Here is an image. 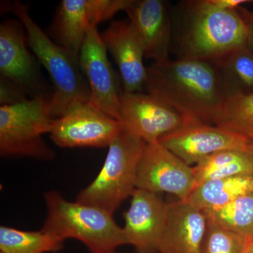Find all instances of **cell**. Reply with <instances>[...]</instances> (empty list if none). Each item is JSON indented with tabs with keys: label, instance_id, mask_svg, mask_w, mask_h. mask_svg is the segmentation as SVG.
Returning a JSON list of instances; mask_svg holds the SVG:
<instances>
[{
	"label": "cell",
	"instance_id": "obj_17",
	"mask_svg": "<svg viewBox=\"0 0 253 253\" xmlns=\"http://www.w3.org/2000/svg\"><path fill=\"white\" fill-rule=\"evenodd\" d=\"M207 223L206 214L189 201L168 204L158 253H201Z\"/></svg>",
	"mask_w": 253,
	"mask_h": 253
},
{
	"label": "cell",
	"instance_id": "obj_27",
	"mask_svg": "<svg viewBox=\"0 0 253 253\" xmlns=\"http://www.w3.org/2000/svg\"><path fill=\"white\" fill-rule=\"evenodd\" d=\"M213 4L221 9L237 11L243 4L253 2L251 0H211Z\"/></svg>",
	"mask_w": 253,
	"mask_h": 253
},
{
	"label": "cell",
	"instance_id": "obj_5",
	"mask_svg": "<svg viewBox=\"0 0 253 253\" xmlns=\"http://www.w3.org/2000/svg\"><path fill=\"white\" fill-rule=\"evenodd\" d=\"M146 143L123 129L109 146L102 168L76 201L114 214L136 188V172Z\"/></svg>",
	"mask_w": 253,
	"mask_h": 253
},
{
	"label": "cell",
	"instance_id": "obj_28",
	"mask_svg": "<svg viewBox=\"0 0 253 253\" xmlns=\"http://www.w3.org/2000/svg\"><path fill=\"white\" fill-rule=\"evenodd\" d=\"M244 253H253V242L251 238H248Z\"/></svg>",
	"mask_w": 253,
	"mask_h": 253
},
{
	"label": "cell",
	"instance_id": "obj_30",
	"mask_svg": "<svg viewBox=\"0 0 253 253\" xmlns=\"http://www.w3.org/2000/svg\"><path fill=\"white\" fill-rule=\"evenodd\" d=\"M104 253H118L116 251H110V252Z\"/></svg>",
	"mask_w": 253,
	"mask_h": 253
},
{
	"label": "cell",
	"instance_id": "obj_31",
	"mask_svg": "<svg viewBox=\"0 0 253 253\" xmlns=\"http://www.w3.org/2000/svg\"><path fill=\"white\" fill-rule=\"evenodd\" d=\"M251 239H252V241H253V236L252 238H251Z\"/></svg>",
	"mask_w": 253,
	"mask_h": 253
},
{
	"label": "cell",
	"instance_id": "obj_22",
	"mask_svg": "<svg viewBox=\"0 0 253 253\" xmlns=\"http://www.w3.org/2000/svg\"><path fill=\"white\" fill-rule=\"evenodd\" d=\"M214 126L253 140V91L226 97Z\"/></svg>",
	"mask_w": 253,
	"mask_h": 253
},
{
	"label": "cell",
	"instance_id": "obj_19",
	"mask_svg": "<svg viewBox=\"0 0 253 253\" xmlns=\"http://www.w3.org/2000/svg\"><path fill=\"white\" fill-rule=\"evenodd\" d=\"M253 191V174L221 178L198 184L188 201L206 212L223 207Z\"/></svg>",
	"mask_w": 253,
	"mask_h": 253
},
{
	"label": "cell",
	"instance_id": "obj_8",
	"mask_svg": "<svg viewBox=\"0 0 253 253\" xmlns=\"http://www.w3.org/2000/svg\"><path fill=\"white\" fill-rule=\"evenodd\" d=\"M123 129V123L101 112L89 102L78 101L54 118L49 134L62 148L109 146Z\"/></svg>",
	"mask_w": 253,
	"mask_h": 253
},
{
	"label": "cell",
	"instance_id": "obj_6",
	"mask_svg": "<svg viewBox=\"0 0 253 253\" xmlns=\"http://www.w3.org/2000/svg\"><path fill=\"white\" fill-rule=\"evenodd\" d=\"M54 118L50 99H29L0 107V155L49 161L54 151L43 135L49 134Z\"/></svg>",
	"mask_w": 253,
	"mask_h": 253
},
{
	"label": "cell",
	"instance_id": "obj_14",
	"mask_svg": "<svg viewBox=\"0 0 253 253\" xmlns=\"http://www.w3.org/2000/svg\"><path fill=\"white\" fill-rule=\"evenodd\" d=\"M126 12L140 40L145 58L154 60V62L169 60L174 13L168 1L133 0Z\"/></svg>",
	"mask_w": 253,
	"mask_h": 253
},
{
	"label": "cell",
	"instance_id": "obj_21",
	"mask_svg": "<svg viewBox=\"0 0 253 253\" xmlns=\"http://www.w3.org/2000/svg\"><path fill=\"white\" fill-rule=\"evenodd\" d=\"M63 242L43 231H28L0 227L1 253H51L61 251Z\"/></svg>",
	"mask_w": 253,
	"mask_h": 253
},
{
	"label": "cell",
	"instance_id": "obj_4",
	"mask_svg": "<svg viewBox=\"0 0 253 253\" xmlns=\"http://www.w3.org/2000/svg\"><path fill=\"white\" fill-rule=\"evenodd\" d=\"M46 217L41 230L61 241L74 239L90 253L116 251L128 245L123 228L113 214L101 208L68 201L56 191L44 194Z\"/></svg>",
	"mask_w": 253,
	"mask_h": 253
},
{
	"label": "cell",
	"instance_id": "obj_15",
	"mask_svg": "<svg viewBox=\"0 0 253 253\" xmlns=\"http://www.w3.org/2000/svg\"><path fill=\"white\" fill-rule=\"evenodd\" d=\"M123 214L127 244L136 253H158L166 224L168 204L158 194L136 189Z\"/></svg>",
	"mask_w": 253,
	"mask_h": 253
},
{
	"label": "cell",
	"instance_id": "obj_13",
	"mask_svg": "<svg viewBox=\"0 0 253 253\" xmlns=\"http://www.w3.org/2000/svg\"><path fill=\"white\" fill-rule=\"evenodd\" d=\"M189 166L226 150H249L251 140L236 133L204 123H189L159 141Z\"/></svg>",
	"mask_w": 253,
	"mask_h": 253
},
{
	"label": "cell",
	"instance_id": "obj_12",
	"mask_svg": "<svg viewBox=\"0 0 253 253\" xmlns=\"http://www.w3.org/2000/svg\"><path fill=\"white\" fill-rule=\"evenodd\" d=\"M97 27L88 32L80 51L82 71L90 91L89 103L101 112L121 121V93L116 73Z\"/></svg>",
	"mask_w": 253,
	"mask_h": 253
},
{
	"label": "cell",
	"instance_id": "obj_11",
	"mask_svg": "<svg viewBox=\"0 0 253 253\" xmlns=\"http://www.w3.org/2000/svg\"><path fill=\"white\" fill-rule=\"evenodd\" d=\"M120 114L124 128L146 144L158 142L193 123L170 106L143 91L122 93Z\"/></svg>",
	"mask_w": 253,
	"mask_h": 253
},
{
	"label": "cell",
	"instance_id": "obj_20",
	"mask_svg": "<svg viewBox=\"0 0 253 253\" xmlns=\"http://www.w3.org/2000/svg\"><path fill=\"white\" fill-rule=\"evenodd\" d=\"M193 170L196 186L212 179L251 175L253 157L249 150H226L204 158L195 165Z\"/></svg>",
	"mask_w": 253,
	"mask_h": 253
},
{
	"label": "cell",
	"instance_id": "obj_23",
	"mask_svg": "<svg viewBox=\"0 0 253 253\" xmlns=\"http://www.w3.org/2000/svg\"><path fill=\"white\" fill-rule=\"evenodd\" d=\"M204 213L208 219L229 230L245 237L253 236V191L223 207Z\"/></svg>",
	"mask_w": 253,
	"mask_h": 253
},
{
	"label": "cell",
	"instance_id": "obj_25",
	"mask_svg": "<svg viewBox=\"0 0 253 253\" xmlns=\"http://www.w3.org/2000/svg\"><path fill=\"white\" fill-rule=\"evenodd\" d=\"M29 99L19 87L6 78L0 76V104L1 106H11Z\"/></svg>",
	"mask_w": 253,
	"mask_h": 253
},
{
	"label": "cell",
	"instance_id": "obj_9",
	"mask_svg": "<svg viewBox=\"0 0 253 253\" xmlns=\"http://www.w3.org/2000/svg\"><path fill=\"white\" fill-rule=\"evenodd\" d=\"M133 0H63L51 28L50 38L79 56L88 32L103 21L126 11Z\"/></svg>",
	"mask_w": 253,
	"mask_h": 253
},
{
	"label": "cell",
	"instance_id": "obj_7",
	"mask_svg": "<svg viewBox=\"0 0 253 253\" xmlns=\"http://www.w3.org/2000/svg\"><path fill=\"white\" fill-rule=\"evenodd\" d=\"M27 36L18 19L7 18L0 25V74L19 86L29 99H51L49 87L40 63L28 48Z\"/></svg>",
	"mask_w": 253,
	"mask_h": 253
},
{
	"label": "cell",
	"instance_id": "obj_16",
	"mask_svg": "<svg viewBox=\"0 0 253 253\" xmlns=\"http://www.w3.org/2000/svg\"><path fill=\"white\" fill-rule=\"evenodd\" d=\"M101 36L119 68L123 92L142 91L147 74L144 50L129 20L113 21Z\"/></svg>",
	"mask_w": 253,
	"mask_h": 253
},
{
	"label": "cell",
	"instance_id": "obj_2",
	"mask_svg": "<svg viewBox=\"0 0 253 253\" xmlns=\"http://www.w3.org/2000/svg\"><path fill=\"white\" fill-rule=\"evenodd\" d=\"M173 40L178 59L211 62L247 46L248 29L238 10L221 9L211 0H189L174 13Z\"/></svg>",
	"mask_w": 253,
	"mask_h": 253
},
{
	"label": "cell",
	"instance_id": "obj_1",
	"mask_svg": "<svg viewBox=\"0 0 253 253\" xmlns=\"http://www.w3.org/2000/svg\"><path fill=\"white\" fill-rule=\"evenodd\" d=\"M144 89L190 123L214 125L225 96L212 63L168 60L146 68Z\"/></svg>",
	"mask_w": 253,
	"mask_h": 253
},
{
	"label": "cell",
	"instance_id": "obj_26",
	"mask_svg": "<svg viewBox=\"0 0 253 253\" xmlns=\"http://www.w3.org/2000/svg\"><path fill=\"white\" fill-rule=\"evenodd\" d=\"M238 11L244 19L248 29L247 46L253 52V11L241 6Z\"/></svg>",
	"mask_w": 253,
	"mask_h": 253
},
{
	"label": "cell",
	"instance_id": "obj_10",
	"mask_svg": "<svg viewBox=\"0 0 253 253\" xmlns=\"http://www.w3.org/2000/svg\"><path fill=\"white\" fill-rule=\"evenodd\" d=\"M195 186L193 167L159 141L146 144L138 166L136 189L169 193L179 201H188Z\"/></svg>",
	"mask_w": 253,
	"mask_h": 253
},
{
	"label": "cell",
	"instance_id": "obj_18",
	"mask_svg": "<svg viewBox=\"0 0 253 253\" xmlns=\"http://www.w3.org/2000/svg\"><path fill=\"white\" fill-rule=\"evenodd\" d=\"M224 96L253 91V52L247 46L211 61Z\"/></svg>",
	"mask_w": 253,
	"mask_h": 253
},
{
	"label": "cell",
	"instance_id": "obj_3",
	"mask_svg": "<svg viewBox=\"0 0 253 253\" xmlns=\"http://www.w3.org/2000/svg\"><path fill=\"white\" fill-rule=\"evenodd\" d=\"M1 9L14 14L22 23L30 49L49 73L53 95L51 113L59 118L78 101L89 102L90 91L80 64L79 56L55 42L32 18L29 6L20 1L3 2Z\"/></svg>",
	"mask_w": 253,
	"mask_h": 253
},
{
	"label": "cell",
	"instance_id": "obj_29",
	"mask_svg": "<svg viewBox=\"0 0 253 253\" xmlns=\"http://www.w3.org/2000/svg\"><path fill=\"white\" fill-rule=\"evenodd\" d=\"M249 151L252 155L253 157V140H251L249 146Z\"/></svg>",
	"mask_w": 253,
	"mask_h": 253
},
{
	"label": "cell",
	"instance_id": "obj_24",
	"mask_svg": "<svg viewBox=\"0 0 253 253\" xmlns=\"http://www.w3.org/2000/svg\"><path fill=\"white\" fill-rule=\"evenodd\" d=\"M247 239L208 219L201 253H244Z\"/></svg>",
	"mask_w": 253,
	"mask_h": 253
}]
</instances>
